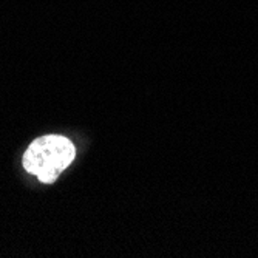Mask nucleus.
Wrapping results in <instances>:
<instances>
[{
	"instance_id": "f257e3e1",
	"label": "nucleus",
	"mask_w": 258,
	"mask_h": 258,
	"mask_svg": "<svg viewBox=\"0 0 258 258\" xmlns=\"http://www.w3.org/2000/svg\"><path fill=\"white\" fill-rule=\"evenodd\" d=\"M76 156L75 144L60 135L37 138L23 153L22 164L28 173L43 184H53Z\"/></svg>"
}]
</instances>
